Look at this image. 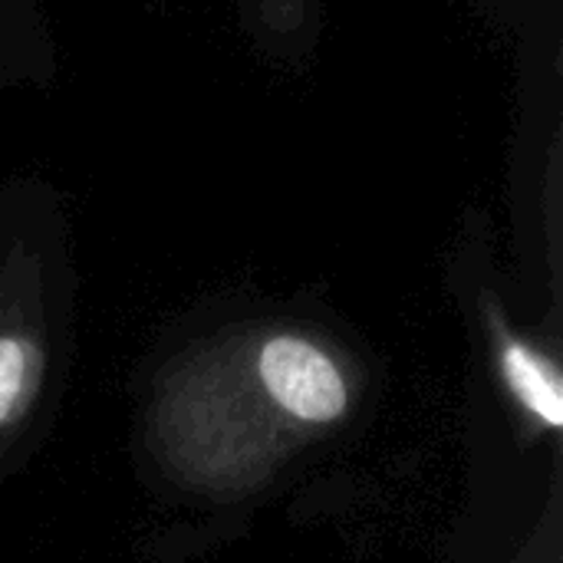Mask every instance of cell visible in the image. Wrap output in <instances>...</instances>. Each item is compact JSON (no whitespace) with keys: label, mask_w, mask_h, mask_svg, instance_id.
<instances>
[{"label":"cell","mask_w":563,"mask_h":563,"mask_svg":"<svg viewBox=\"0 0 563 563\" xmlns=\"http://www.w3.org/2000/svg\"><path fill=\"white\" fill-rule=\"evenodd\" d=\"M49 369L40 277L20 257L0 274V452L33 416Z\"/></svg>","instance_id":"obj_2"},{"label":"cell","mask_w":563,"mask_h":563,"mask_svg":"<svg viewBox=\"0 0 563 563\" xmlns=\"http://www.w3.org/2000/svg\"><path fill=\"white\" fill-rule=\"evenodd\" d=\"M261 13L274 33H294L303 26L307 0H261Z\"/></svg>","instance_id":"obj_4"},{"label":"cell","mask_w":563,"mask_h":563,"mask_svg":"<svg viewBox=\"0 0 563 563\" xmlns=\"http://www.w3.org/2000/svg\"><path fill=\"white\" fill-rule=\"evenodd\" d=\"M482 323L508 402L534 435L561 439L563 373L558 356L525 336L495 294H482Z\"/></svg>","instance_id":"obj_3"},{"label":"cell","mask_w":563,"mask_h":563,"mask_svg":"<svg viewBox=\"0 0 563 563\" xmlns=\"http://www.w3.org/2000/svg\"><path fill=\"white\" fill-rule=\"evenodd\" d=\"M360 393L356 360L327 333L290 323L241 327L201 340L162 369L145 442L181 488L234 501L343 429Z\"/></svg>","instance_id":"obj_1"}]
</instances>
